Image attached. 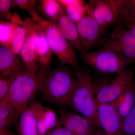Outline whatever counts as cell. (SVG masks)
Returning a JSON list of instances; mask_svg holds the SVG:
<instances>
[{
  "mask_svg": "<svg viewBox=\"0 0 135 135\" xmlns=\"http://www.w3.org/2000/svg\"><path fill=\"white\" fill-rule=\"evenodd\" d=\"M50 72L49 66L40 64L38 70L36 71L26 70L18 74L4 101L22 113L34 101L36 94L41 90L45 79Z\"/></svg>",
  "mask_w": 135,
  "mask_h": 135,
  "instance_id": "6da1fadb",
  "label": "cell"
},
{
  "mask_svg": "<svg viewBox=\"0 0 135 135\" xmlns=\"http://www.w3.org/2000/svg\"><path fill=\"white\" fill-rule=\"evenodd\" d=\"M74 68L76 85L69 107L82 114L92 124L99 128L98 106L94 97L95 88L91 74L83 68Z\"/></svg>",
  "mask_w": 135,
  "mask_h": 135,
  "instance_id": "7a4b0ae2",
  "label": "cell"
},
{
  "mask_svg": "<svg viewBox=\"0 0 135 135\" xmlns=\"http://www.w3.org/2000/svg\"><path fill=\"white\" fill-rule=\"evenodd\" d=\"M76 77L62 64L50 71L42 88V98L50 103L69 107L75 90Z\"/></svg>",
  "mask_w": 135,
  "mask_h": 135,
  "instance_id": "3957f363",
  "label": "cell"
},
{
  "mask_svg": "<svg viewBox=\"0 0 135 135\" xmlns=\"http://www.w3.org/2000/svg\"><path fill=\"white\" fill-rule=\"evenodd\" d=\"M83 62L97 72L104 74H120L134 61L120 54L101 49L92 52L81 53Z\"/></svg>",
  "mask_w": 135,
  "mask_h": 135,
  "instance_id": "277c9868",
  "label": "cell"
},
{
  "mask_svg": "<svg viewBox=\"0 0 135 135\" xmlns=\"http://www.w3.org/2000/svg\"><path fill=\"white\" fill-rule=\"evenodd\" d=\"M35 23L45 34L52 52L62 64H69L78 67L79 61L74 49L66 40L57 24L39 16Z\"/></svg>",
  "mask_w": 135,
  "mask_h": 135,
  "instance_id": "5b68a950",
  "label": "cell"
},
{
  "mask_svg": "<svg viewBox=\"0 0 135 135\" xmlns=\"http://www.w3.org/2000/svg\"><path fill=\"white\" fill-rule=\"evenodd\" d=\"M123 1V0H90L88 3V11L105 32L110 25L119 22Z\"/></svg>",
  "mask_w": 135,
  "mask_h": 135,
  "instance_id": "8992f818",
  "label": "cell"
},
{
  "mask_svg": "<svg viewBox=\"0 0 135 135\" xmlns=\"http://www.w3.org/2000/svg\"><path fill=\"white\" fill-rule=\"evenodd\" d=\"M102 49L120 54L135 63V37L129 29H123L121 23H117Z\"/></svg>",
  "mask_w": 135,
  "mask_h": 135,
  "instance_id": "52a82bcc",
  "label": "cell"
},
{
  "mask_svg": "<svg viewBox=\"0 0 135 135\" xmlns=\"http://www.w3.org/2000/svg\"><path fill=\"white\" fill-rule=\"evenodd\" d=\"M84 52L103 44L106 39L102 38L105 32L92 15L88 12L75 23Z\"/></svg>",
  "mask_w": 135,
  "mask_h": 135,
  "instance_id": "ba28073f",
  "label": "cell"
},
{
  "mask_svg": "<svg viewBox=\"0 0 135 135\" xmlns=\"http://www.w3.org/2000/svg\"><path fill=\"white\" fill-rule=\"evenodd\" d=\"M134 78L133 72L127 69L113 79L103 84L97 91L95 97L98 106L114 102L122 95Z\"/></svg>",
  "mask_w": 135,
  "mask_h": 135,
  "instance_id": "9c48e42d",
  "label": "cell"
},
{
  "mask_svg": "<svg viewBox=\"0 0 135 135\" xmlns=\"http://www.w3.org/2000/svg\"><path fill=\"white\" fill-rule=\"evenodd\" d=\"M59 122L73 135H94L97 128L84 118L65 108L59 109Z\"/></svg>",
  "mask_w": 135,
  "mask_h": 135,
  "instance_id": "30bf717a",
  "label": "cell"
},
{
  "mask_svg": "<svg viewBox=\"0 0 135 135\" xmlns=\"http://www.w3.org/2000/svg\"><path fill=\"white\" fill-rule=\"evenodd\" d=\"M98 118L104 135H123L122 119L112 104L98 105Z\"/></svg>",
  "mask_w": 135,
  "mask_h": 135,
  "instance_id": "8fae6325",
  "label": "cell"
},
{
  "mask_svg": "<svg viewBox=\"0 0 135 135\" xmlns=\"http://www.w3.org/2000/svg\"><path fill=\"white\" fill-rule=\"evenodd\" d=\"M43 106L41 102L34 101L22 111L17 123L18 135H40L38 119Z\"/></svg>",
  "mask_w": 135,
  "mask_h": 135,
  "instance_id": "7c38bea8",
  "label": "cell"
},
{
  "mask_svg": "<svg viewBox=\"0 0 135 135\" xmlns=\"http://www.w3.org/2000/svg\"><path fill=\"white\" fill-rule=\"evenodd\" d=\"M24 21L26 25V35L19 54L26 70L35 72L38 70L40 64L36 60L34 50L33 32L35 22L30 18H26Z\"/></svg>",
  "mask_w": 135,
  "mask_h": 135,
  "instance_id": "4fadbf2b",
  "label": "cell"
},
{
  "mask_svg": "<svg viewBox=\"0 0 135 135\" xmlns=\"http://www.w3.org/2000/svg\"><path fill=\"white\" fill-rule=\"evenodd\" d=\"M8 47H0V77L16 76L26 68L22 62Z\"/></svg>",
  "mask_w": 135,
  "mask_h": 135,
  "instance_id": "5bb4252c",
  "label": "cell"
},
{
  "mask_svg": "<svg viewBox=\"0 0 135 135\" xmlns=\"http://www.w3.org/2000/svg\"><path fill=\"white\" fill-rule=\"evenodd\" d=\"M34 50L35 58L38 62L49 66L52 57V51L47 41L45 34L36 23L33 32Z\"/></svg>",
  "mask_w": 135,
  "mask_h": 135,
  "instance_id": "9a60e30c",
  "label": "cell"
},
{
  "mask_svg": "<svg viewBox=\"0 0 135 135\" xmlns=\"http://www.w3.org/2000/svg\"><path fill=\"white\" fill-rule=\"evenodd\" d=\"M56 23L62 34L73 48L79 51L81 53L84 52L76 25L66 14L61 17Z\"/></svg>",
  "mask_w": 135,
  "mask_h": 135,
  "instance_id": "2e32d148",
  "label": "cell"
},
{
  "mask_svg": "<svg viewBox=\"0 0 135 135\" xmlns=\"http://www.w3.org/2000/svg\"><path fill=\"white\" fill-rule=\"evenodd\" d=\"M116 109L123 120L135 105V79L134 78L128 85L122 95L111 103Z\"/></svg>",
  "mask_w": 135,
  "mask_h": 135,
  "instance_id": "e0dca14e",
  "label": "cell"
},
{
  "mask_svg": "<svg viewBox=\"0 0 135 135\" xmlns=\"http://www.w3.org/2000/svg\"><path fill=\"white\" fill-rule=\"evenodd\" d=\"M61 127L57 114L50 107L43 106L39 114L38 129L40 135H47L54 129Z\"/></svg>",
  "mask_w": 135,
  "mask_h": 135,
  "instance_id": "ac0fdd59",
  "label": "cell"
},
{
  "mask_svg": "<svg viewBox=\"0 0 135 135\" xmlns=\"http://www.w3.org/2000/svg\"><path fill=\"white\" fill-rule=\"evenodd\" d=\"M11 21L14 26L12 39L9 48L16 55L19 54L20 51L24 42L26 36V25L24 20L16 12Z\"/></svg>",
  "mask_w": 135,
  "mask_h": 135,
  "instance_id": "d6986e66",
  "label": "cell"
},
{
  "mask_svg": "<svg viewBox=\"0 0 135 135\" xmlns=\"http://www.w3.org/2000/svg\"><path fill=\"white\" fill-rule=\"evenodd\" d=\"M38 9L47 20L55 23H57L61 17L66 14L64 8L55 0L39 1Z\"/></svg>",
  "mask_w": 135,
  "mask_h": 135,
  "instance_id": "ffe728a7",
  "label": "cell"
},
{
  "mask_svg": "<svg viewBox=\"0 0 135 135\" xmlns=\"http://www.w3.org/2000/svg\"><path fill=\"white\" fill-rule=\"evenodd\" d=\"M64 8L68 17L74 23L81 20L86 13L88 3L82 0H57Z\"/></svg>",
  "mask_w": 135,
  "mask_h": 135,
  "instance_id": "44dd1931",
  "label": "cell"
},
{
  "mask_svg": "<svg viewBox=\"0 0 135 135\" xmlns=\"http://www.w3.org/2000/svg\"><path fill=\"white\" fill-rule=\"evenodd\" d=\"M21 114L6 101H0V129H9L17 123Z\"/></svg>",
  "mask_w": 135,
  "mask_h": 135,
  "instance_id": "7402d4cb",
  "label": "cell"
},
{
  "mask_svg": "<svg viewBox=\"0 0 135 135\" xmlns=\"http://www.w3.org/2000/svg\"><path fill=\"white\" fill-rule=\"evenodd\" d=\"M37 2L36 0H14L12 1V8L16 7L26 10L35 23L40 16L36 11Z\"/></svg>",
  "mask_w": 135,
  "mask_h": 135,
  "instance_id": "603a6c76",
  "label": "cell"
},
{
  "mask_svg": "<svg viewBox=\"0 0 135 135\" xmlns=\"http://www.w3.org/2000/svg\"><path fill=\"white\" fill-rule=\"evenodd\" d=\"M14 26L11 22L3 20L0 22V43L1 46L9 47Z\"/></svg>",
  "mask_w": 135,
  "mask_h": 135,
  "instance_id": "cb8c5ba5",
  "label": "cell"
},
{
  "mask_svg": "<svg viewBox=\"0 0 135 135\" xmlns=\"http://www.w3.org/2000/svg\"><path fill=\"white\" fill-rule=\"evenodd\" d=\"M123 135H135V105L122 120Z\"/></svg>",
  "mask_w": 135,
  "mask_h": 135,
  "instance_id": "d4e9b609",
  "label": "cell"
},
{
  "mask_svg": "<svg viewBox=\"0 0 135 135\" xmlns=\"http://www.w3.org/2000/svg\"><path fill=\"white\" fill-rule=\"evenodd\" d=\"M133 17H135V0H123L119 22Z\"/></svg>",
  "mask_w": 135,
  "mask_h": 135,
  "instance_id": "484cf974",
  "label": "cell"
},
{
  "mask_svg": "<svg viewBox=\"0 0 135 135\" xmlns=\"http://www.w3.org/2000/svg\"><path fill=\"white\" fill-rule=\"evenodd\" d=\"M16 76L0 77V101H4L6 99Z\"/></svg>",
  "mask_w": 135,
  "mask_h": 135,
  "instance_id": "4316f807",
  "label": "cell"
},
{
  "mask_svg": "<svg viewBox=\"0 0 135 135\" xmlns=\"http://www.w3.org/2000/svg\"><path fill=\"white\" fill-rule=\"evenodd\" d=\"M12 8V1L11 0H0V16L1 17L8 20L12 21L14 15L11 12Z\"/></svg>",
  "mask_w": 135,
  "mask_h": 135,
  "instance_id": "83f0119b",
  "label": "cell"
},
{
  "mask_svg": "<svg viewBox=\"0 0 135 135\" xmlns=\"http://www.w3.org/2000/svg\"><path fill=\"white\" fill-rule=\"evenodd\" d=\"M119 22L124 23L135 37V17L125 18Z\"/></svg>",
  "mask_w": 135,
  "mask_h": 135,
  "instance_id": "f1b7e54d",
  "label": "cell"
},
{
  "mask_svg": "<svg viewBox=\"0 0 135 135\" xmlns=\"http://www.w3.org/2000/svg\"><path fill=\"white\" fill-rule=\"evenodd\" d=\"M47 135H73L64 127H60L54 129Z\"/></svg>",
  "mask_w": 135,
  "mask_h": 135,
  "instance_id": "f546056e",
  "label": "cell"
},
{
  "mask_svg": "<svg viewBox=\"0 0 135 135\" xmlns=\"http://www.w3.org/2000/svg\"><path fill=\"white\" fill-rule=\"evenodd\" d=\"M0 135H18L12 133L9 129H0Z\"/></svg>",
  "mask_w": 135,
  "mask_h": 135,
  "instance_id": "4dcf8cb0",
  "label": "cell"
},
{
  "mask_svg": "<svg viewBox=\"0 0 135 135\" xmlns=\"http://www.w3.org/2000/svg\"><path fill=\"white\" fill-rule=\"evenodd\" d=\"M94 135H104L103 133L102 130H97V132Z\"/></svg>",
  "mask_w": 135,
  "mask_h": 135,
  "instance_id": "1f68e13d",
  "label": "cell"
}]
</instances>
